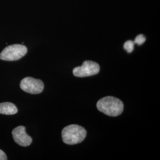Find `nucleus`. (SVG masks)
Listing matches in <instances>:
<instances>
[{
  "label": "nucleus",
  "instance_id": "f257e3e1",
  "mask_svg": "<svg viewBox=\"0 0 160 160\" xmlns=\"http://www.w3.org/2000/svg\"><path fill=\"white\" fill-rule=\"evenodd\" d=\"M98 110L109 116H118L123 111V103L118 98L108 96L99 100L97 103Z\"/></svg>",
  "mask_w": 160,
  "mask_h": 160
},
{
  "label": "nucleus",
  "instance_id": "f03ea898",
  "mask_svg": "<svg viewBox=\"0 0 160 160\" xmlns=\"http://www.w3.org/2000/svg\"><path fill=\"white\" fill-rule=\"evenodd\" d=\"M86 135V129L77 125H70L66 126L62 131V141L64 143L68 145L81 143L84 140Z\"/></svg>",
  "mask_w": 160,
  "mask_h": 160
},
{
  "label": "nucleus",
  "instance_id": "7ed1b4c3",
  "mask_svg": "<svg viewBox=\"0 0 160 160\" xmlns=\"http://www.w3.org/2000/svg\"><path fill=\"white\" fill-rule=\"evenodd\" d=\"M27 52V48L23 45H12L5 48L0 53V59L7 61H17L25 56Z\"/></svg>",
  "mask_w": 160,
  "mask_h": 160
},
{
  "label": "nucleus",
  "instance_id": "20e7f679",
  "mask_svg": "<svg viewBox=\"0 0 160 160\" xmlns=\"http://www.w3.org/2000/svg\"><path fill=\"white\" fill-rule=\"evenodd\" d=\"M100 71L99 65L92 61H86L80 67L73 69V74L77 77H86L96 75Z\"/></svg>",
  "mask_w": 160,
  "mask_h": 160
},
{
  "label": "nucleus",
  "instance_id": "39448f33",
  "mask_svg": "<svg viewBox=\"0 0 160 160\" xmlns=\"http://www.w3.org/2000/svg\"><path fill=\"white\" fill-rule=\"evenodd\" d=\"M20 88L24 92L32 94H40L44 89V84L42 80L32 77H26L20 82Z\"/></svg>",
  "mask_w": 160,
  "mask_h": 160
},
{
  "label": "nucleus",
  "instance_id": "423d86ee",
  "mask_svg": "<svg viewBox=\"0 0 160 160\" xmlns=\"http://www.w3.org/2000/svg\"><path fill=\"white\" fill-rule=\"evenodd\" d=\"M12 135L14 141L22 147H28L32 142V139L26 133L24 126L14 128L12 131Z\"/></svg>",
  "mask_w": 160,
  "mask_h": 160
},
{
  "label": "nucleus",
  "instance_id": "0eeeda50",
  "mask_svg": "<svg viewBox=\"0 0 160 160\" xmlns=\"http://www.w3.org/2000/svg\"><path fill=\"white\" fill-rule=\"evenodd\" d=\"M18 109L15 104L10 102L0 103V114L12 115L16 114Z\"/></svg>",
  "mask_w": 160,
  "mask_h": 160
},
{
  "label": "nucleus",
  "instance_id": "6e6552de",
  "mask_svg": "<svg viewBox=\"0 0 160 160\" xmlns=\"http://www.w3.org/2000/svg\"><path fill=\"white\" fill-rule=\"evenodd\" d=\"M134 42L132 40H128L124 43L123 48L128 53H131L134 49Z\"/></svg>",
  "mask_w": 160,
  "mask_h": 160
},
{
  "label": "nucleus",
  "instance_id": "1a4fd4ad",
  "mask_svg": "<svg viewBox=\"0 0 160 160\" xmlns=\"http://www.w3.org/2000/svg\"><path fill=\"white\" fill-rule=\"evenodd\" d=\"M145 40H146L145 37L143 36V34H141L138 35L133 42L134 43H136L138 45H141L145 42Z\"/></svg>",
  "mask_w": 160,
  "mask_h": 160
},
{
  "label": "nucleus",
  "instance_id": "9d476101",
  "mask_svg": "<svg viewBox=\"0 0 160 160\" xmlns=\"http://www.w3.org/2000/svg\"><path fill=\"white\" fill-rule=\"evenodd\" d=\"M7 160V157L6 155L5 152L2 151L1 149H0V160Z\"/></svg>",
  "mask_w": 160,
  "mask_h": 160
}]
</instances>
